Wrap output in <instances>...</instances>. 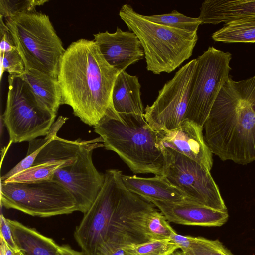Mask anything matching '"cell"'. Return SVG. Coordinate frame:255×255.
Wrapping results in <instances>:
<instances>
[{
	"instance_id": "836d02e7",
	"label": "cell",
	"mask_w": 255,
	"mask_h": 255,
	"mask_svg": "<svg viewBox=\"0 0 255 255\" xmlns=\"http://www.w3.org/2000/svg\"><path fill=\"white\" fill-rule=\"evenodd\" d=\"M59 250L61 255H86L82 252H79L72 249L68 245L59 246Z\"/></svg>"
},
{
	"instance_id": "7a4b0ae2",
	"label": "cell",
	"mask_w": 255,
	"mask_h": 255,
	"mask_svg": "<svg viewBox=\"0 0 255 255\" xmlns=\"http://www.w3.org/2000/svg\"><path fill=\"white\" fill-rule=\"evenodd\" d=\"M119 73L106 61L94 40L72 42L62 57L57 76L63 104L70 106L82 122L94 127L116 112L112 93Z\"/></svg>"
},
{
	"instance_id": "7c38bea8",
	"label": "cell",
	"mask_w": 255,
	"mask_h": 255,
	"mask_svg": "<svg viewBox=\"0 0 255 255\" xmlns=\"http://www.w3.org/2000/svg\"><path fill=\"white\" fill-rule=\"evenodd\" d=\"M101 137L87 140L81 147L76 161L57 169L52 180L62 184L73 196L77 211L85 213L102 189L105 173L99 172L92 160L93 150L104 147Z\"/></svg>"
},
{
	"instance_id": "83f0119b",
	"label": "cell",
	"mask_w": 255,
	"mask_h": 255,
	"mask_svg": "<svg viewBox=\"0 0 255 255\" xmlns=\"http://www.w3.org/2000/svg\"><path fill=\"white\" fill-rule=\"evenodd\" d=\"M165 216L156 209L147 217L145 227L150 240L170 239L176 232L168 222Z\"/></svg>"
},
{
	"instance_id": "30bf717a",
	"label": "cell",
	"mask_w": 255,
	"mask_h": 255,
	"mask_svg": "<svg viewBox=\"0 0 255 255\" xmlns=\"http://www.w3.org/2000/svg\"><path fill=\"white\" fill-rule=\"evenodd\" d=\"M164 155L162 175L191 202L227 211L210 171L173 149L161 147Z\"/></svg>"
},
{
	"instance_id": "4fadbf2b",
	"label": "cell",
	"mask_w": 255,
	"mask_h": 255,
	"mask_svg": "<svg viewBox=\"0 0 255 255\" xmlns=\"http://www.w3.org/2000/svg\"><path fill=\"white\" fill-rule=\"evenodd\" d=\"M203 128L190 120H184L173 130L158 132L160 147L171 148L210 171L213 165L212 153L205 142Z\"/></svg>"
},
{
	"instance_id": "9a60e30c",
	"label": "cell",
	"mask_w": 255,
	"mask_h": 255,
	"mask_svg": "<svg viewBox=\"0 0 255 255\" xmlns=\"http://www.w3.org/2000/svg\"><path fill=\"white\" fill-rule=\"evenodd\" d=\"M167 220L175 224L219 227L228 220L227 211L214 209L189 201L177 203L150 200Z\"/></svg>"
},
{
	"instance_id": "d6986e66",
	"label": "cell",
	"mask_w": 255,
	"mask_h": 255,
	"mask_svg": "<svg viewBox=\"0 0 255 255\" xmlns=\"http://www.w3.org/2000/svg\"><path fill=\"white\" fill-rule=\"evenodd\" d=\"M17 248L22 255H61L53 239L21 223L8 219Z\"/></svg>"
},
{
	"instance_id": "e575fe53",
	"label": "cell",
	"mask_w": 255,
	"mask_h": 255,
	"mask_svg": "<svg viewBox=\"0 0 255 255\" xmlns=\"http://www.w3.org/2000/svg\"><path fill=\"white\" fill-rule=\"evenodd\" d=\"M172 255H187L182 251H176L174 252Z\"/></svg>"
},
{
	"instance_id": "44dd1931",
	"label": "cell",
	"mask_w": 255,
	"mask_h": 255,
	"mask_svg": "<svg viewBox=\"0 0 255 255\" xmlns=\"http://www.w3.org/2000/svg\"><path fill=\"white\" fill-rule=\"evenodd\" d=\"M87 141L81 139L69 140L56 136L44 145L33 165L54 162L70 165L76 161L81 147Z\"/></svg>"
},
{
	"instance_id": "6da1fadb",
	"label": "cell",
	"mask_w": 255,
	"mask_h": 255,
	"mask_svg": "<svg viewBox=\"0 0 255 255\" xmlns=\"http://www.w3.org/2000/svg\"><path fill=\"white\" fill-rule=\"evenodd\" d=\"M122 175L106 170L102 189L76 227L75 239L86 255H112L150 241L145 223L156 207L128 190Z\"/></svg>"
},
{
	"instance_id": "5b68a950",
	"label": "cell",
	"mask_w": 255,
	"mask_h": 255,
	"mask_svg": "<svg viewBox=\"0 0 255 255\" xmlns=\"http://www.w3.org/2000/svg\"><path fill=\"white\" fill-rule=\"evenodd\" d=\"M121 19L140 40L148 71L171 73L192 55L197 31L190 32L151 22L128 4L122 6Z\"/></svg>"
},
{
	"instance_id": "ba28073f",
	"label": "cell",
	"mask_w": 255,
	"mask_h": 255,
	"mask_svg": "<svg viewBox=\"0 0 255 255\" xmlns=\"http://www.w3.org/2000/svg\"><path fill=\"white\" fill-rule=\"evenodd\" d=\"M0 185L1 205L6 209L40 217L68 214L77 211L73 196L55 180L32 183L1 181Z\"/></svg>"
},
{
	"instance_id": "cb8c5ba5",
	"label": "cell",
	"mask_w": 255,
	"mask_h": 255,
	"mask_svg": "<svg viewBox=\"0 0 255 255\" xmlns=\"http://www.w3.org/2000/svg\"><path fill=\"white\" fill-rule=\"evenodd\" d=\"M62 124L55 122L52 126L48 133L44 138L35 139L29 142V146L26 156L8 172L1 177V180H5L13 175L24 170L31 166L42 149L44 145L53 140L62 127Z\"/></svg>"
},
{
	"instance_id": "f1b7e54d",
	"label": "cell",
	"mask_w": 255,
	"mask_h": 255,
	"mask_svg": "<svg viewBox=\"0 0 255 255\" xmlns=\"http://www.w3.org/2000/svg\"><path fill=\"white\" fill-rule=\"evenodd\" d=\"M48 1L45 0H0V15L3 18L11 17L34 10L36 6L42 5Z\"/></svg>"
},
{
	"instance_id": "1f68e13d",
	"label": "cell",
	"mask_w": 255,
	"mask_h": 255,
	"mask_svg": "<svg viewBox=\"0 0 255 255\" xmlns=\"http://www.w3.org/2000/svg\"><path fill=\"white\" fill-rule=\"evenodd\" d=\"M0 238H2L7 245L13 250L19 252L15 242L12 229L8 221L2 214L0 215Z\"/></svg>"
},
{
	"instance_id": "5bb4252c",
	"label": "cell",
	"mask_w": 255,
	"mask_h": 255,
	"mask_svg": "<svg viewBox=\"0 0 255 255\" xmlns=\"http://www.w3.org/2000/svg\"><path fill=\"white\" fill-rule=\"evenodd\" d=\"M94 41L106 61L121 72L144 56V50L136 35L117 27L114 33L106 31L94 34Z\"/></svg>"
},
{
	"instance_id": "8992f818",
	"label": "cell",
	"mask_w": 255,
	"mask_h": 255,
	"mask_svg": "<svg viewBox=\"0 0 255 255\" xmlns=\"http://www.w3.org/2000/svg\"><path fill=\"white\" fill-rule=\"evenodd\" d=\"M26 70L34 69L57 78L65 51L48 15L35 10L4 18Z\"/></svg>"
},
{
	"instance_id": "52a82bcc",
	"label": "cell",
	"mask_w": 255,
	"mask_h": 255,
	"mask_svg": "<svg viewBox=\"0 0 255 255\" xmlns=\"http://www.w3.org/2000/svg\"><path fill=\"white\" fill-rule=\"evenodd\" d=\"M6 108L2 119L13 143L45 136L55 122L52 114L20 75H9Z\"/></svg>"
},
{
	"instance_id": "603a6c76",
	"label": "cell",
	"mask_w": 255,
	"mask_h": 255,
	"mask_svg": "<svg viewBox=\"0 0 255 255\" xmlns=\"http://www.w3.org/2000/svg\"><path fill=\"white\" fill-rule=\"evenodd\" d=\"M68 165H69L62 162L33 165L2 181L5 183H32L50 180H52L54 174L57 169Z\"/></svg>"
},
{
	"instance_id": "7402d4cb",
	"label": "cell",
	"mask_w": 255,
	"mask_h": 255,
	"mask_svg": "<svg viewBox=\"0 0 255 255\" xmlns=\"http://www.w3.org/2000/svg\"><path fill=\"white\" fill-rule=\"evenodd\" d=\"M216 42L255 43V16L232 20L212 35Z\"/></svg>"
},
{
	"instance_id": "ac0fdd59",
	"label": "cell",
	"mask_w": 255,
	"mask_h": 255,
	"mask_svg": "<svg viewBox=\"0 0 255 255\" xmlns=\"http://www.w3.org/2000/svg\"><path fill=\"white\" fill-rule=\"evenodd\" d=\"M140 89L141 85L137 76L131 75L126 71L120 72L112 93L113 105L117 113L143 115Z\"/></svg>"
},
{
	"instance_id": "2e32d148",
	"label": "cell",
	"mask_w": 255,
	"mask_h": 255,
	"mask_svg": "<svg viewBox=\"0 0 255 255\" xmlns=\"http://www.w3.org/2000/svg\"><path fill=\"white\" fill-rule=\"evenodd\" d=\"M122 179L128 190L148 201L156 200L172 203L190 202L163 175L146 178L123 174Z\"/></svg>"
},
{
	"instance_id": "d6a6232c",
	"label": "cell",
	"mask_w": 255,
	"mask_h": 255,
	"mask_svg": "<svg viewBox=\"0 0 255 255\" xmlns=\"http://www.w3.org/2000/svg\"><path fill=\"white\" fill-rule=\"evenodd\" d=\"M0 242V255H22L20 252L12 250L1 238Z\"/></svg>"
},
{
	"instance_id": "9c48e42d",
	"label": "cell",
	"mask_w": 255,
	"mask_h": 255,
	"mask_svg": "<svg viewBox=\"0 0 255 255\" xmlns=\"http://www.w3.org/2000/svg\"><path fill=\"white\" fill-rule=\"evenodd\" d=\"M229 52L209 47L197 58L184 120L204 127L213 104L221 88L228 80L232 70Z\"/></svg>"
},
{
	"instance_id": "4316f807",
	"label": "cell",
	"mask_w": 255,
	"mask_h": 255,
	"mask_svg": "<svg viewBox=\"0 0 255 255\" xmlns=\"http://www.w3.org/2000/svg\"><path fill=\"white\" fill-rule=\"evenodd\" d=\"M182 251L187 255H234L219 240L202 237L190 236L188 247Z\"/></svg>"
},
{
	"instance_id": "d4e9b609",
	"label": "cell",
	"mask_w": 255,
	"mask_h": 255,
	"mask_svg": "<svg viewBox=\"0 0 255 255\" xmlns=\"http://www.w3.org/2000/svg\"><path fill=\"white\" fill-rule=\"evenodd\" d=\"M143 17L155 23L190 32L197 31L199 26L202 24L198 18L187 16L175 10L167 14L143 15Z\"/></svg>"
},
{
	"instance_id": "e0dca14e",
	"label": "cell",
	"mask_w": 255,
	"mask_h": 255,
	"mask_svg": "<svg viewBox=\"0 0 255 255\" xmlns=\"http://www.w3.org/2000/svg\"><path fill=\"white\" fill-rule=\"evenodd\" d=\"M198 17L203 24L216 25L255 16V0H206Z\"/></svg>"
},
{
	"instance_id": "f546056e",
	"label": "cell",
	"mask_w": 255,
	"mask_h": 255,
	"mask_svg": "<svg viewBox=\"0 0 255 255\" xmlns=\"http://www.w3.org/2000/svg\"><path fill=\"white\" fill-rule=\"evenodd\" d=\"M1 74L7 71L9 75H22L26 71L24 61L17 49L0 54Z\"/></svg>"
},
{
	"instance_id": "4dcf8cb0",
	"label": "cell",
	"mask_w": 255,
	"mask_h": 255,
	"mask_svg": "<svg viewBox=\"0 0 255 255\" xmlns=\"http://www.w3.org/2000/svg\"><path fill=\"white\" fill-rule=\"evenodd\" d=\"M0 15V54L16 49L12 34Z\"/></svg>"
},
{
	"instance_id": "484cf974",
	"label": "cell",
	"mask_w": 255,
	"mask_h": 255,
	"mask_svg": "<svg viewBox=\"0 0 255 255\" xmlns=\"http://www.w3.org/2000/svg\"><path fill=\"white\" fill-rule=\"evenodd\" d=\"M179 249L170 239L150 240L130 246L124 250L126 255H172Z\"/></svg>"
},
{
	"instance_id": "ffe728a7",
	"label": "cell",
	"mask_w": 255,
	"mask_h": 255,
	"mask_svg": "<svg viewBox=\"0 0 255 255\" xmlns=\"http://www.w3.org/2000/svg\"><path fill=\"white\" fill-rule=\"evenodd\" d=\"M20 76L28 83L38 99L52 114L56 115L59 108L63 105L57 78L34 69H27Z\"/></svg>"
},
{
	"instance_id": "3957f363",
	"label": "cell",
	"mask_w": 255,
	"mask_h": 255,
	"mask_svg": "<svg viewBox=\"0 0 255 255\" xmlns=\"http://www.w3.org/2000/svg\"><path fill=\"white\" fill-rule=\"evenodd\" d=\"M203 128L207 145L222 161H255V75L240 81L230 75Z\"/></svg>"
},
{
	"instance_id": "277c9868",
	"label": "cell",
	"mask_w": 255,
	"mask_h": 255,
	"mask_svg": "<svg viewBox=\"0 0 255 255\" xmlns=\"http://www.w3.org/2000/svg\"><path fill=\"white\" fill-rule=\"evenodd\" d=\"M94 128L102 138L105 149L117 153L132 172L162 175L164 155L158 132L143 115L114 112Z\"/></svg>"
},
{
	"instance_id": "8fae6325",
	"label": "cell",
	"mask_w": 255,
	"mask_h": 255,
	"mask_svg": "<svg viewBox=\"0 0 255 255\" xmlns=\"http://www.w3.org/2000/svg\"><path fill=\"white\" fill-rule=\"evenodd\" d=\"M196 63L194 59L180 68L159 91L153 103L146 107L144 117L155 131L173 130L184 120Z\"/></svg>"
}]
</instances>
